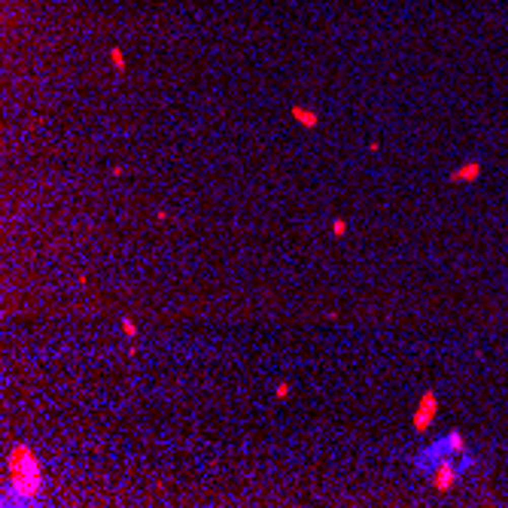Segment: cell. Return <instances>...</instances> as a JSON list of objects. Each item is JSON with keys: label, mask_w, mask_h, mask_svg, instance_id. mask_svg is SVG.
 <instances>
[{"label": "cell", "mask_w": 508, "mask_h": 508, "mask_svg": "<svg viewBox=\"0 0 508 508\" xmlns=\"http://www.w3.org/2000/svg\"><path fill=\"white\" fill-rule=\"evenodd\" d=\"M6 502H33L43 493V466L27 445H12L6 457Z\"/></svg>", "instance_id": "cell-1"}, {"label": "cell", "mask_w": 508, "mask_h": 508, "mask_svg": "<svg viewBox=\"0 0 508 508\" xmlns=\"http://www.w3.org/2000/svg\"><path fill=\"white\" fill-rule=\"evenodd\" d=\"M460 475H463V469L454 463L451 454H445V457H438V463H435L432 472H429V487H432L435 493H451V490L457 487Z\"/></svg>", "instance_id": "cell-2"}, {"label": "cell", "mask_w": 508, "mask_h": 508, "mask_svg": "<svg viewBox=\"0 0 508 508\" xmlns=\"http://www.w3.org/2000/svg\"><path fill=\"white\" fill-rule=\"evenodd\" d=\"M435 414H438V396H435L432 390H426V393L420 396L414 414H411V426H414V432H429Z\"/></svg>", "instance_id": "cell-3"}, {"label": "cell", "mask_w": 508, "mask_h": 508, "mask_svg": "<svg viewBox=\"0 0 508 508\" xmlns=\"http://www.w3.org/2000/svg\"><path fill=\"white\" fill-rule=\"evenodd\" d=\"M478 177H481V161L478 158H469V161H463L451 171V183H475Z\"/></svg>", "instance_id": "cell-4"}, {"label": "cell", "mask_w": 508, "mask_h": 508, "mask_svg": "<svg viewBox=\"0 0 508 508\" xmlns=\"http://www.w3.org/2000/svg\"><path fill=\"white\" fill-rule=\"evenodd\" d=\"M445 448H448V454H451V457H463V460H469V445H466V438H463V432H460V429L448 432Z\"/></svg>", "instance_id": "cell-5"}, {"label": "cell", "mask_w": 508, "mask_h": 508, "mask_svg": "<svg viewBox=\"0 0 508 508\" xmlns=\"http://www.w3.org/2000/svg\"><path fill=\"white\" fill-rule=\"evenodd\" d=\"M289 116H292L301 128H317V125H320V116H317L311 107H301V104H295V107L289 110Z\"/></svg>", "instance_id": "cell-6"}, {"label": "cell", "mask_w": 508, "mask_h": 508, "mask_svg": "<svg viewBox=\"0 0 508 508\" xmlns=\"http://www.w3.org/2000/svg\"><path fill=\"white\" fill-rule=\"evenodd\" d=\"M110 64H113V70H116V73H125V67H128V64H125V55H122V49H119V46H113V49H110Z\"/></svg>", "instance_id": "cell-7"}, {"label": "cell", "mask_w": 508, "mask_h": 508, "mask_svg": "<svg viewBox=\"0 0 508 508\" xmlns=\"http://www.w3.org/2000/svg\"><path fill=\"white\" fill-rule=\"evenodd\" d=\"M119 329H122V335H125L128 341H134V338L140 335V329H137V323H134L131 317H122V323H119Z\"/></svg>", "instance_id": "cell-8"}, {"label": "cell", "mask_w": 508, "mask_h": 508, "mask_svg": "<svg viewBox=\"0 0 508 508\" xmlns=\"http://www.w3.org/2000/svg\"><path fill=\"white\" fill-rule=\"evenodd\" d=\"M332 234H335V238H344V234H347V219H344V216H338V219L332 222Z\"/></svg>", "instance_id": "cell-9"}, {"label": "cell", "mask_w": 508, "mask_h": 508, "mask_svg": "<svg viewBox=\"0 0 508 508\" xmlns=\"http://www.w3.org/2000/svg\"><path fill=\"white\" fill-rule=\"evenodd\" d=\"M274 396H277V399H289V396H292V387H289V384H277Z\"/></svg>", "instance_id": "cell-10"}, {"label": "cell", "mask_w": 508, "mask_h": 508, "mask_svg": "<svg viewBox=\"0 0 508 508\" xmlns=\"http://www.w3.org/2000/svg\"><path fill=\"white\" fill-rule=\"evenodd\" d=\"M378 149H381V140H378V137H375V140H368V152H378Z\"/></svg>", "instance_id": "cell-11"}, {"label": "cell", "mask_w": 508, "mask_h": 508, "mask_svg": "<svg viewBox=\"0 0 508 508\" xmlns=\"http://www.w3.org/2000/svg\"><path fill=\"white\" fill-rule=\"evenodd\" d=\"M110 174H113V177H122V174H125V167H122V164H113V167H110Z\"/></svg>", "instance_id": "cell-12"}, {"label": "cell", "mask_w": 508, "mask_h": 508, "mask_svg": "<svg viewBox=\"0 0 508 508\" xmlns=\"http://www.w3.org/2000/svg\"><path fill=\"white\" fill-rule=\"evenodd\" d=\"M155 222H167V210H155Z\"/></svg>", "instance_id": "cell-13"}]
</instances>
